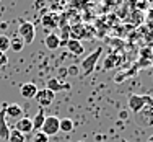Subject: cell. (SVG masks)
<instances>
[{
    "mask_svg": "<svg viewBox=\"0 0 153 142\" xmlns=\"http://www.w3.org/2000/svg\"><path fill=\"white\" fill-rule=\"evenodd\" d=\"M68 49V52L72 54V56H82L83 52H85V49H83V44L80 41H76V39H68L67 46H65Z\"/></svg>",
    "mask_w": 153,
    "mask_h": 142,
    "instance_id": "obj_12",
    "label": "cell"
},
{
    "mask_svg": "<svg viewBox=\"0 0 153 142\" xmlns=\"http://www.w3.org/2000/svg\"><path fill=\"white\" fill-rule=\"evenodd\" d=\"M121 142H127V141H126V139H121Z\"/></svg>",
    "mask_w": 153,
    "mask_h": 142,
    "instance_id": "obj_28",
    "label": "cell"
},
{
    "mask_svg": "<svg viewBox=\"0 0 153 142\" xmlns=\"http://www.w3.org/2000/svg\"><path fill=\"white\" fill-rule=\"evenodd\" d=\"M60 28H62V33L59 36L60 46H67L68 39H70V26H68V25H64V26H60Z\"/></svg>",
    "mask_w": 153,
    "mask_h": 142,
    "instance_id": "obj_16",
    "label": "cell"
},
{
    "mask_svg": "<svg viewBox=\"0 0 153 142\" xmlns=\"http://www.w3.org/2000/svg\"><path fill=\"white\" fill-rule=\"evenodd\" d=\"M54 96H56V93H52L47 88H42V90H38V93H36L34 98H36V101L41 105V108H46L54 101Z\"/></svg>",
    "mask_w": 153,
    "mask_h": 142,
    "instance_id": "obj_7",
    "label": "cell"
},
{
    "mask_svg": "<svg viewBox=\"0 0 153 142\" xmlns=\"http://www.w3.org/2000/svg\"><path fill=\"white\" fill-rule=\"evenodd\" d=\"M44 44H46V47H47V49H51V51L57 49V47L60 46L59 36H57V34H54V33H51V34H47V36H46V39H44Z\"/></svg>",
    "mask_w": 153,
    "mask_h": 142,
    "instance_id": "obj_14",
    "label": "cell"
},
{
    "mask_svg": "<svg viewBox=\"0 0 153 142\" xmlns=\"http://www.w3.org/2000/svg\"><path fill=\"white\" fill-rule=\"evenodd\" d=\"M46 88L51 90L52 93H57V92H64V90H70L72 85L68 82H60L57 77H51V78H47Z\"/></svg>",
    "mask_w": 153,
    "mask_h": 142,
    "instance_id": "obj_6",
    "label": "cell"
},
{
    "mask_svg": "<svg viewBox=\"0 0 153 142\" xmlns=\"http://www.w3.org/2000/svg\"><path fill=\"white\" fill-rule=\"evenodd\" d=\"M42 25H44V28H56L57 26V20L54 15H51V13H46L44 16H42Z\"/></svg>",
    "mask_w": 153,
    "mask_h": 142,
    "instance_id": "obj_18",
    "label": "cell"
},
{
    "mask_svg": "<svg viewBox=\"0 0 153 142\" xmlns=\"http://www.w3.org/2000/svg\"><path fill=\"white\" fill-rule=\"evenodd\" d=\"M101 52H103V47H96V49L90 54V56H86L85 59L82 61L80 67H82L83 75H90L94 70V67H96L98 61H100V57H101Z\"/></svg>",
    "mask_w": 153,
    "mask_h": 142,
    "instance_id": "obj_2",
    "label": "cell"
},
{
    "mask_svg": "<svg viewBox=\"0 0 153 142\" xmlns=\"http://www.w3.org/2000/svg\"><path fill=\"white\" fill-rule=\"evenodd\" d=\"M8 134H10V127L7 124V118H5V106L0 110V139L8 141Z\"/></svg>",
    "mask_w": 153,
    "mask_h": 142,
    "instance_id": "obj_11",
    "label": "cell"
},
{
    "mask_svg": "<svg viewBox=\"0 0 153 142\" xmlns=\"http://www.w3.org/2000/svg\"><path fill=\"white\" fill-rule=\"evenodd\" d=\"M119 56H116V54H109V56L106 57V61H104V69L106 70H109V69H114L116 65L119 64Z\"/></svg>",
    "mask_w": 153,
    "mask_h": 142,
    "instance_id": "obj_17",
    "label": "cell"
},
{
    "mask_svg": "<svg viewBox=\"0 0 153 142\" xmlns=\"http://www.w3.org/2000/svg\"><path fill=\"white\" fill-rule=\"evenodd\" d=\"M33 142H49V137H47L44 132L38 131V132H34V136H33Z\"/></svg>",
    "mask_w": 153,
    "mask_h": 142,
    "instance_id": "obj_22",
    "label": "cell"
},
{
    "mask_svg": "<svg viewBox=\"0 0 153 142\" xmlns=\"http://www.w3.org/2000/svg\"><path fill=\"white\" fill-rule=\"evenodd\" d=\"M44 119H46V113L44 110H39L38 113H36V116L31 119V123H33V132H38V131H41V127L42 124H44Z\"/></svg>",
    "mask_w": 153,
    "mask_h": 142,
    "instance_id": "obj_13",
    "label": "cell"
},
{
    "mask_svg": "<svg viewBox=\"0 0 153 142\" xmlns=\"http://www.w3.org/2000/svg\"><path fill=\"white\" fill-rule=\"evenodd\" d=\"M7 62H8V59H7V56L3 54V56H2V59H0V67H3V65H5Z\"/></svg>",
    "mask_w": 153,
    "mask_h": 142,
    "instance_id": "obj_24",
    "label": "cell"
},
{
    "mask_svg": "<svg viewBox=\"0 0 153 142\" xmlns=\"http://www.w3.org/2000/svg\"><path fill=\"white\" fill-rule=\"evenodd\" d=\"M59 121L60 119L57 116H46L44 124L41 127V132H44L47 137L49 136H56L59 132Z\"/></svg>",
    "mask_w": 153,
    "mask_h": 142,
    "instance_id": "obj_4",
    "label": "cell"
},
{
    "mask_svg": "<svg viewBox=\"0 0 153 142\" xmlns=\"http://www.w3.org/2000/svg\"><path fill=\"white\" fill-rule=\"evenodd\" d=\"M20 93L23 98H34L36 93H38V87L34 85L33 82H28V83H23V85L20 87Z\"/></svg>",
    "mask_w": 153,
    "mask_h": 142,
    "instance_id": "obj_10",
    "label": "cell"
},
{
    "mask_svg": "<svg viewBox=\"0 0 153 142\" xmlns=\"http://www.w3.org/2000/svg\"><path fill=\"white\" fill-rule=\"evenodd\" d=\"M147 142H153V136H152V137H150V139H148Z\"/></svg>",
    "mask_w": 153,
    "mask_h": 142,
    "instance_id": "obj_26",
    "label": "cell"
},
{
    "mask_svg": "<svg viewBox=\"0 0 153 142\" xmlns=\"http://www.w3.org/2000/svg\"><path fill=\"white\" fill-rule=\"evenodd\" d=\"M25 136L21 132H18L16 129H10V134H8V142H25Z\"/></svg>",
    "mask_w": 153,
    "mask_h": 142,
    "instance_id": "obj_19",
    "label": "cell"
},
{
    "mask_svg": "<svg viewBox=\"0 0 153 142\" xmlns=\"http://www.w3.org/2000/svg\"><path fill=\"white\" fill-rule=\"evenodd\" d=\"M74 127H75V123L70 118H64L59 121V131H62V132H72Z\"/></svg>",
    "mask_w": 153,
    "mask_h": 142,
    "instance_id": "obj_15",
    "label": "cell"
},
{
    "mask_svg": "<svg viewBox=\"0 0 153 142\" xmlns=\"http://www.w3.org/2000/svg\"><path fill=\"white\" fill-rule=\"evenodd\" d=\"M152 65H153V56H152Z\"/></svg>",
    "mask_w": 153,
    "mask_h": 142,
    "instance_id": "obj_29",
    "label": "cell"
},
{
    "mask_svg": "<svg viewBox=\"0 0 153 142\" xmlns=\"http://www.w3.org/2000/svg\"><path fill=\"white\" fill-rule=\"evenodd\" d=\"M67 72L70 75H78V67H76V65H68Z\"/></svg>",
    "mask_w": 153,
    "mask_h": 142,
    "instance_id": "obj_23",
    "label": "cell"
},
{
    "mask_svg": "<svg viewBox=\"0 0 153 142\" xmlns=\"http://www.w3.org/2000/svg\"><path fill=\"white\" fill-rule=\"evenodd\" d=\"M10 47H12L15 52H20L25 47V43L21 41V38H13V39H10Z\"/></svg>",
    "mask_w": 153,
    "mask_h": 142,
    "instance_id": "obj_21",
    "label": "cell"
},
{
    "mask_svg": "<svg viewBox=\"0 0 153 142\" xmlns=\"http://www.w3.org/2000/svg\"><path fill=\"white\" fill-rule=\"evenodd\" d=\"M34 36H36V28L34 23L31 21H25L18 26V38H21V41L25 44H31L34 41Z\"/></svg>",
    "mask_w": 153,
    "mask_h": 142,
    "instance_id": "obj_3",
    "label": "cell"
},
{
    "mask_svg": "<svg viewBox=\"0 0 153 142\" xmlns=\"http://www.w3.org/2000/svg\"><path fill=\"white\" fill-rule=\"evenodd\" d=\"M10 49V38L7 34H0V52L5 54Z\"/></svg>",
    "mask_w": 153,
    "mask_h": 142,
    "instance_id": "obj_20",
    "label": "cell"
},
{
    "mask_svg": "<svg viewBox=\"0 0 153 142\" xmlns=\"http://www.w3.org/2000/svg\"><path fill=\"white\" fill-rule=\"evenodd\" d=\"M15 129L18 131V132H21L23 136L33 132V123H31V119L30 118H20L16 121V124H15Z\"/></svg>",
    "mask_w": 153,
    "mask_h": 142,
    "instance_id": "obj_9",
    "label": "cell"
},
{
    "mask_svg": "<svg viewBox=\"0 0 153 142\" xmlns=\"http://www.w3.org/2000/svg\"><path fill=\"white\" fill-rule=\"evenodd\" d=\"M119 118H121V119H127V111H121V113H119Z\"/></svg>",
    "mask_w": 153,
    "mask_h": 142,
    "instance_id": "obj_25",
    "label": "cell"
},
{
    "mask_svg": "<svg viewBox=\"0 0 153 142\" xmlns=\"http://www.w3.org/2000/svg\"><path fill=\"white\" fill-rule=\"evenodd\" d=\"M127 105H129V110L137 114L140 110H143L145 106H153V96L150 95H137L132 93L127 100Z\"/></svg>",
    "mask_w": 153,
    "mask_h": 142,
    "instance_id": "obj_1",
    "label": "cell"
},
{
    "mask_svg": "<svg viewBox=\"0 0 153 142\" xmlns=\"http://www.w3.org/2000/svg\"><path fill=\"white\" fill-rule=\"evenodd\" d=\"M137 123L143 127H150L153 126V106H145L143 110H140L137 113Z\"/></svg>",
    "mask_w": 153,
    "mask_h": 142,
    "instance_id": "obj_5",
    "label": "cell"
},
{
    "mask_svg": "<svg viewBox=\"0 0 153 142\" xmlns=\"http://www.w3.org/2000/svg\"><path fill=\"white\" fill-rule=\"evenodd\" d=\"M5 118H13V119L23 118V110H21V106L18 103L5 105Z\"/></svg>",
    "mask_w": 153,
    "mask_h": 142,
    "instance_id": "obj_8",
    "label": "cell"
},
{
    "mask_svg": "<svg viewBox=\"0 0 153 142\" xmlns=\"http://www.w3.org/2000/svg\"><path fill=\"white\" fill-rule=\"evenodd\" d=\"M2 56H3V52H0V59H2Z\"/></svg>",
    "mask_w": 153,
    "mask_h": 142,
    "instance_id": "obj_27",
    "label": "cell"
}]
</instances>
